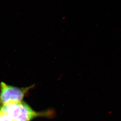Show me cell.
<instances>
[{"label":"cell","instance_id":"cell-1","mask_svg":"<svg viewBox=\"0 0 121 121\" xmlns=\"http://www.w3.org/2000/svg\"><path fill=\"white\" fill-rule=\"evenodd\" d=\"M0 112L8 114L13 121H30L39 115L21 101L0 105Z\"/></svg>","mask_w":121,"mask_h":121},{"label":"cell","instance_id":"cell-2","mask_svg":"<svg viewBox=\"0 0 121 121\" xmlns=\"http://www.w3.org/2000/svg\"><path fill=\"white\" fill-rule=\"evenodd\" d=\"M0 87V105H3L21 102L25 94L32 86L26 88H18L1 82Z\"/></svg>","mask_w":121,"mask_h":121},{"label":"cell","instance_id":"cell-3","mask_svg":"<svg viewBox=\"0 0 121 121\" xmlns=\"http://www.w3.org/2000/svg\"><path fill=\"white\" fill-rule=\"evenodd\" d=\"M0 121H13V120L8 114L0 112Z\"/></svg>","mask_w":121,"mask_h":121}]
</instances>
